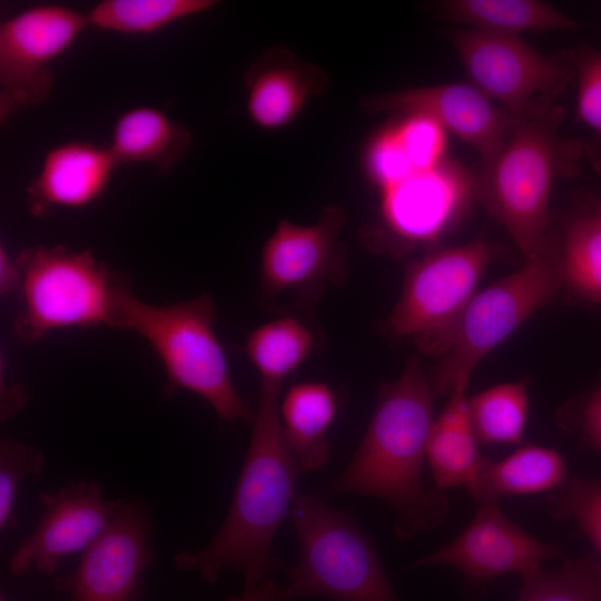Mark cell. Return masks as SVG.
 I'll return each mask as SVG.
<instances>
[{
    "mask_svg": "<svg viewBox=\"0 0 601 601\" xmlns=\"http://www.w3.org/2000/svg\"><path fill=\"white\" fill-rule=\"evenodd\" d=\"M516 601H601V559L593 552L522 577Z\"/></svg>",
    "mask_w": 601,
    "mask_h": 601,
    "instance_id": "27",
    "label": "cell"
},
{
    "mask_svg": "<svg viewBox=\"0 0 601 601\" xmlns=\"http://www.w3.org/2000/svg\"><path fill=\"white\" fill-rule=\"evenodd\" d=\"M191 140L188 128L164 110L137 106L116 119L107 147L118 166L147 164L166 174L183 160Z\"/></svg>",
    "mask_w": 601,
    "mask_h": 601,
    "instance_id": "19",
    "label": "cell"
},
{
    "mask_svg": "<svg viewBox=\"0 0 601 601\" xmlns=\"http://www.w3.org/2000/svg\"><path fill=\"white\" fill-rule=\"evenodd\" d=\"M280 388L260 384L252 437L228 513L206 546L176 554L178 570L216 582L223 570L234 569L242 573L245 588H252L284 569L270 545L290 513L300 470L279 418Z\"/></svg>",
    "mask_w": 601,
    "mask_h": 601,
    "instance_id": "2",
    "label": "cell"
},
{
    "mask_svg": "<svg viewBox=\"0 0 601 601\" xmlns=\"http://www.w3.org/2000/svg\"><path fill=\"white\" fill-rule=\"evenodd\" d=\"M564 283L588 300L601 304V219L574 218L562 238Z\"/></svg>",
    "mask_w": 601,
    "mask_h": 601,
    "instance_id": "28",
    "label": "cell"
},
{
    "mask_svg": "<svg viewBox=\"0 0 601 601\" xmlns=\"http://www.w3.org/2000/svg\"><path fill=\"white\" fill-rule=\"evenodd\" d=\"M20 270L13 334L35 343L50 333L71 328H115L129 276L111 270L89 250L62 245H36L16 256Z\"/></svg>",
    "mask_w": 601,
    "mask_h": 601,
    "instance_id": "5",
    "label": "cell"
},
{
    "mask_svg": "<svg viewBox=\"0 0 601 601\" xmlns=\"http://www.w3.org/2000/svg\"><path fill=\"white\" fill-rule=\"evenodd\" d=\"M573 53L579 85L577 120L593 131L584 151L601 174V51L583 46L573 50Z\"/></svg>",
    "mask_w": 601,
    "mask_h": 601,
    "instance_id": "30",
    "label": "cell"
},
{
    "mask_svg": "<svg viewBox=\"0 0 601 601\" xmlns=\"http://www.w3.org/2000/svg\"><path fill=\"white\" fill-rule=\"evenodd\" d=\"M400 142L416 173L435 167L446 157V130L422 115H405L393 122Z\"/></svg>",
    "mask_w": 601,
    "mask_h": 601,
    "instance_id": "32",
    "label": "cell"
},
{
    "mask_svg": "<svg viewBox=\"0 0 601 601\" xmlns=\"http://www.w3.org/2000/svg\"><path fill=\"white\" fill-rule=\"evenodd\" d=\"M363 165L370 181L380 191L415 174L393 124L370 139L364 150Z\"/></svg>",
    "mask_w": 601,
    "mask_h": 601,
    "instance_id": "33",
    "label": "cell"
},
{
    "mask_svg": "<svg viewBox=\"0 0 601 601\" xmlns=\"http://www.w3.org/2000/svg\"><path fill=\"white\" fill-rule=\"evenodd\" d=\"M546 501L551 516L574 520L601 559V480H569L559 491L548 494Z\"/></svg>",
    "mask_w": 601,
    "mask_h": 601,
    "instance_id": "29",
    "label": "cell"
},
{
    "mask_svg": "<svg viewBox=\"0 0 601 601\" xmlns=\"http://www.w3.org/2000/svg\"><path fill=\"white\" fill-rule=\"evenodd\" d=\"M147 509L126 501L100 538L81 553L76 569L58 577L55 588L68 601H138L141 579L152 561Z\"/></svg>",
    "mask_w": 601,
    "mask_h": 601,
    "instance_id": "14",
    "label": "cell"
},
{
    "mask_svg": "<svg viewBox=\"0 0 601 601\" xmlns=\"http://www.w3.org/2000/svg\"><path fill=\"white\" fill-rule=\"evenodd\" d=\"M314 334L293 316L279 317L253 329L245 353L260 375V384L282 386L284 380L311 354Z\"/></svg>",
    "mask_w": 601,
    "mask_h": 601,
    "instance_id": "24",
    "label": "cell"
},
{
    "mask_svg": "<svg viewBox=\"0 0 601 601\" xmlns=\"http://www.w3.org/2000/svg\"><path fill=\"white\" fill-rule=\"evenodd\" d=\"M440 10L453 21L505 36L575 30L584 26L540 0H449L440 4Z\"/></svg>",
    "mask_w": 601,
    "mask_h": 601,
    "instance_id": "23",
    "label": "cell"
},
{
    "mask_svg": "<svg viewBox=\"0 0 601 601\" xmlns=\"http://www.w3.org/2000/svg\"><path fill=\"white\" fill-rule=\"evenodd\" d=\"M28 400L27 390L21 383L1 381V420L6 421L17 413Z\"/></svg>",
    "mask_w": 601,
    "mask_h": 601,
    "instance_id": "36",
    "label": "cell"
},
{
    "mask_svg": "<svg viewBox=\"0 0 601 601\" xmlns=\"http://www.w3.org/2000/svg\"><path fill=\"white\" fill-rule=\"evenodd\" d=\"M216 4L214 0H102L86 17L88 26L99 30L146 36Z\"/></svg>",
    "mask_w": 601,
    "mask_h": 601,
    "instance_id": "25",
    "label": "cell"
},
{
    "mask_svg": "<svg viewBox=\"0 0 601 601\" xmlns=\"http://www.w3.org/2000/svg\"><path fill=\"white\" fill-rule=\"evenodd\" d=\"M215 318L216 306L207 293L158 305L138 298L129 287L120 297L115 328L131 331L152 347L166 373L167 396L191 392L223 420L253 423L255 412L233 384Z\"/></svg>",
    "mask_w": 601,
    "mask_h": 601,
    "instance_id": "4",
    "label": "cell"
},
{
    "mask_svg": "<svg viewBox=\"0 0 601 601\" xmlns=\"http://www.w3.org/2000/svg\"><path fill=\"white\" fill-rule=\"evenodd\" d=\"M564 110L513 117L495 154L482 165L476 197L506 229L524 257L548 231L554 181L577 175L584 145L559 135Z\"/></svg>",
    "mask_w": 601,
    "mask_h": 601,
    "instance_id": "3",
    "label": "cell"
},
{
    "mask_svg": "<svg viewBox=\"0 0 601 601\" xmlns=\"http://www.w3.org/2000/svg\"><path fill=\"white\" fill-rule=\"evenodd\" d=\"M496 255L495 245L476 238L411 263L401 296L385 324L388 333L413 339L424 354L442 356L479 280Z\"/></svg>",
    "mask_w": 601,
    "mask_h": 601,
    "instance_id": "8",
    "label": "cell"
},
{
    "mask_svg": "<svg viewBox=\"0 0 601 601\" xmlns=\"http://www.w3.org/2000/svg\"><path fill=\"white\" fill-rule=\"evenodd\" d=\"M561 555V545L529 535L503 514L497 503H483L457 536L408 568L452 565L470 589L477 590L506 573L524 577Z\"/></svg>",
    "mask_w": 601,
    "mask_h": 601,
    "instance_id": "12",
    "label": "cell"
},
{
    "mask_svg": "<svg viewBox=\"0 0 601 601\" xmlns=\"http://www.w3.org/2000/svg\"><path fill=\"white\" fill-rule=\"evenodd\" d=\"M233 601H286V599L283 588L268 579L258 585L245 588L242 595Z\"/></svg>",
    "mask_w": 601,
    "mask_h": 601,
    "instance_id": "37",
    "label": "cell"
},
{
    "mask_svg": "<svg viewBox=\"0 0 601 601\" xmlns=\"http://www.w3.org/2000/svg\"><path fill=\"white\" fill-rule=\"evenodd\" d=\"M581 428L588 442L601 450V386L588 398L581 414Z\"/></svg>",
    "mask_w": 601,
    "mask_h": 601,
    "instance_id": "34",
    "label": "cell"
},
{
    "mask_svg": "<svg viewBox=\"0 0 601 601\" xmlns=\"http://www.w3.org/2000/svg\"><path fill=\"white\" fill-rule=\"evenodd\" d=\"M89 28L86 13L57 3L28 7L0 23V119L46 100L51 65Z\"/></svg>",
    "mask_w": 601,
    "mask_h": 601,
    "instance_id": "10",
    "label": "cell"
},
{
    "mask_svg": "<svg viewBox=\"0 0 601 601\" xmlns=\"http://www.w3.org/2000/svg\"><path fill=\"white\" fill-rule=\"evenodd\" d=\"M39 501L43 515L11 555L12 574L30 569L55 573L62 558L82 553L93 544L126 502L107 500L97 480L70 481L53 492L42 491Z\"/></svg>",
    "mask_w": 601,
    "mask_h": 601,
    "instance_id": "13",
    "label": "cell"
},
{
    "mask_svg": "<svg viewBox=\"0 0 601 601\" xmlns=\"http://www.w3.org/2000/svg\"><path fill=\"white\" fill-rule=\"evenodd\" d=\"M278 412L300 472H311L326 464L329 459L327 433L337 412L333 388L322 382L294 384L286 392Z\"/></svg>",
    "mask_w": 601,
    "mask_h": 601,
    "instance_id": "21",
    "label": "cell"
},
{
    "mask_svg": "<svg viewBox=\"0 0 601 601\" xmlns=\"http://www.w3.org/2000/svg\"><path fill=\"white\" fill-rule=\"evenodd\" d=\"M327 83L318 66L283 47L267 49L244 75L247 114L262 129H280L299 115L309 98L323 93Z\"/></svg>",
    "mask_w": 601,
    "mask_h": 601,
    "instance_id": "18",
    "label": "cell"
},
{
    "mask_svg": "<svg viewBox=\"0 0 601 601\" xmlns=\"http://www.w3.org/2000/svg\"><path fill=\"white\" fill-rule=\"evenodd\" d=\"M45 464L43 453L36 446L11 437L0 442V529L12 530L18 523L12 515L16 493L24 477L38 479Z\"/></svg>",
    "mask_w": 601,
    "mask_h": 601,
    "instance_id": "31",
    "label": "cell"
},
{
    "mask_svg": "<svg viewBox=\"0 0 601 601\" xmlns=\"http://www.w3.org/2000/svg\"><path fill=\"white\" fill-rule=\"evenodd\" d=\"M471 85L513 117L554 106L577 75L573 51L543 55L519 36L467 28L446 32Z\"/></svg>",
    "mask_w": 601,
    "mask_h": 601,
    "instance_id": "9",
    "label": "cell"
},
{
    "mask_svg": "<svg viewBox=\"0 0 601 601\" xmlns=\"http://www.w3.org/2000/svg\"><path fill=\"white\" fill-rule=\"evenodd\" d=\"M563 284L562 238L548 230L521 268L471 298L428 375L434 397L469 382L475 366L533 313L550 306Z\"/></svg>",
    "mask_w": 601,
    "mask_h": 601,
    "instance_id": "7",
    "label": "cell"
},
{
    "mask_svg": "<svg viewBox=\"0 0 601 601\" xmlns=\"http://www.w3.org/2000/svg\"><path fill=\"white\" fill-rule=\"evenodd\" d=\"M476 187L464 165L445 158L380 191L381 231L406 245L433 243L460 219Z\"/></svg>",
    "mask_w": 601,
    "mask_h": 601,
    "instance_id": "15",
    "label": "cell"
},
{
    "mask_svg": "<svg viewBox=\"0 0 601 601\" xmlns=\"http://www.w3.org/2000/svg\"><path fill=\"white\" fill-rule=\"evenodd\" d=\"M428 375L416 356L401 376L382 383L368 427L346 467L326 492L368 494L387 502L395 512V533L402 540L444 522L449 501L440 490L421 483L427 443L434 423Z\"/></svg>",
    "mask_w": 601,
    "mask_h": 601,
    "instance_id": "1",
    "label": "cell"
},
{
    "mask_svg": "<svg viewBox=\"0 0 601 601\" xmlns=\"http://www.w3.org/2000/svg\"><path fill=\"white\" fill-rule=\"evenodd\" d=\"M118 167L108 147L69 140L45 154L26 189V203L33 217L56 209H81L93 205L107 190Z\"/></svg>",
    "mask_w": 601,
    "mask_h": 601,
    "instance_id": "17",
    "label": "cell"
},
{
    "mask_svg": "<svg viewBox=\"0 0 601 601\" xmlns=\"http://www.w3.org/2000/svg\"><path fill=\"white\" fill-rule=\"evenodd\" d=\"M479 444H520L529 411L528 382L494 385L467 398Z\"/></svg>",
    "mask_w": 601,
    "mask_h": 601,
    "instance_id": "26",
    "label": "cell"
},
{
    "mask_svg": "<svg viewBox=\"0 0 601 601\" xmlns=\"http://www.w3.org/2000/svg\"><path fill=\"white\" fill-rule=\"evenodd\" d=\"M467 383L454 387L430 433L426 461L440 491L466 485L483 459L469 415Z\"/></svg>",
    "mask_w": 601,
    "mask_h": 601,
    "instance_id": "22",
    "label": "cell"
},
{
    "mask_svg": "<svg viewBox=\"0 0 601 601\" xmlns=\"http://www.w3.org/2000/svg\"><path fill=\"white\" fill-rule=\"evenodd\" d=\"M345 210L325 207L312 225L282 219L260 254V300L264 307L284 297L295 305H309L346 275L345 247L339 234Z\"/></svg>",
    "mask_w": 601,
    "mask_h": 601,
    "instance_id": "11",
    "label": "cell"
},
{
    "mask_svg": "<svg viewBox=\"0 0 601 601\" xmlns=\"http://www.w3.org/2000/svg\"><path fill=\"white\" fill-rule=\"evenodd\" d=\"M0 601H7V599L2 595Z\"/></svg>",
    "mask_w": 601,
    "mask_h": 601,
    "instance_id": "38",
    "label": "cell"
},
{
    "mask_svg": "<svg viewBox=\"0 0 601 601\" xmlns=\"http://www.w3.org/2000/svg\"><path fill=\"white\" fill-rule=\"evenodd\" d=\"M568 482L562 456L554 450L524 445L500 461L482 459L465 485L479 504L497 503L512 495L561 489Z\"/></svg>",
    "mask_w": 601,
    "mask_h": 601,
    "instance_id": "20",
    "label": "cell"
},
{
    "mask_svg": "<svg viewBox=\"0 0 601 601\" xmlns=\"http://www.w3.org/2000/svg\"><path fill=\"white\" fill-rule=\"evenodd\" d=\"M371 114L426 116L474 147L482 162L501 146L513 117L471 83L452 82L363 96Z\"/></svg>",
    "mask_w": 601,
    "mask_h": 601,
    "instance_id": "16",
    "label": "cell"
},
{
    "mask_svg": "<svg viewBox=\"0 0 601 601\" xmlns=\"http://www.w3.org/2000/svg\"><path fill=\"white\" fill-rule=\"evenodd\" d=\"M20 283V270L16 260L7 247L0 246V294L8 297L17 294Z\"/></svg>",
    "mask_w": 601,
    "mask_h": 601,
    "instance_id": "35",
    "label": "cell"
},
{
    "mask_svg": "<svg viewBox=\"0 0 601 601\" xmlns=\"http://www.w3.org/2000/svg\"><path fill=\"white\" fill-rule=\"evenodd\" d=\"M289 514L299 560L286 569V601H402L371 536L349 514L312 493H297Z\"/></svg>",
    "mask_w": 601,
    "mask_h": 601,
    "instance_id": "6",
    "label": "cell"
}]
</instances>
